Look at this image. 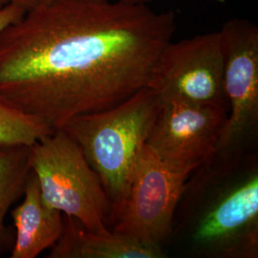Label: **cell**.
I'll return each mask as SVG.
<instances>
[{"label":"cell","instance_id":"obj_13","mask_svg":"<svg viewBox=\"0 0 258 258\" xmlns=\"http://www.w3.org/2000/svg\"><path fill=\"white\" fill-rule=\"evenodd\" d=\"M26 12L12 4H3L0 1V32L22 18Z\"/></svg>","mask_w":258,"mask_h":258},{"label":"cell","instance_id":"obj_8","mask_svg":"<svg viewBox=\"0 0 258 258\" xmlns=\"http://www.w3.org/2000/svg\"><path fill=\"white\" fill-rule=\"evenodd\" d=\"M227 118L225 107L161 101L146 145L167 165L190 173L214 154Z\"/></svg>","mask_w":258,"mask_h":258},{"label":"cell","instance_id":"obj_5","mask_svg":"<svg viewBox=\"0 0 258 258\" xmlns=\"http://www.w3.org/2000/svg\"><path fill=\"white\" fill-rule=\"evenodd\" d=\"M224 53V92L230 115L214 154L239 155L257 150L258 27L233 19L219 31Z\"/></svg>","mask_w":258,"mask_h":258},{"label":"cell","instance_id":"obj_9","mask_svg":"<svg viewBox=\"0 0 258 258\" xmlns=\"http://www.w3.org/2000/svg\"><path fill=\"white\" fill-rule=\"evenodd\" d=\"M22 202L11 215L16 228L11 258H36L51 249L63 230V214L43 202L37 177L32 171Z\"/></svg>","mask_w":258,"mask_h":258},{"label":"cell","instance_id":"obj_4","mask_svg":"<svg viewBox=\"0 0 258 258\" xmlns=\"http://www.w3.org/2000/svg\"><path fill=\"white\" fill-rule=\"evenodd\" d=\"M30 162L48 207L77 219L88 231L110 232V203L102 182L63 129L32 145Z\"/></svg>","mask_w":258,"mask_h":258},{"label":"cell","instance_id":"obj_6","mask_svg":"<svg viewBox=\"0 0 258 258\" xmlns=\"http://www.w3.org/2000/svg\"><path fill=\"white\" fill-rule=\"evenodd\" d=\"M188 175L145 145L111 231L164 249Z\"/></svg>","mask_w":258,"mask_h":258},{"label":"cell","instance_id":"obj_12","mask_svg":"<svg viewBox=\"0 0 258 258\" xmlns=\"http://www.w3.org/2000/svg\"><path fill=\"white\" fill-rule=\"evenodd\" d=\"M54 131L0 100V146H29Z\"/></svg>","mask_w":258,"mask_h":258},{"label":"cell","instance_id":"obj_3","mask_svg":"<svg viewBox=\"0 0 258 258\" xmlns=\"http://www.w3.org/2000/svg\"><path fill=\"white\" fill-rule=\"evenodd\" d=\"M160 104L156 92L146 86L112 108L77 116L61 127L99 176L110 203L111 226L125 199Z\"/></svg>","mask_w":258,"mask_h":258},{"label":"cell","instance_id":"obj_1","mask_svg":"<svg viewBox=\"0 0 258 258\" xmlns=\"http://www.w3.org/2000/svg\"><path fill=\"white\" fill-rule=\"evenodd\" d=\"M171 11L58 0L0 32V100L53 130L148 86L175 32Z\"/></svg>","mask_w":258,"mask_h":258},{"label":"cell","instance_id":"obj_15","mask_svg":"<svg viewBox=\"0 0 258 258\" xmlns=\"http://www.w3.org/2000/svg\"><path fill=\"white\" fill-rule=\"evenodd\" d=\"M95 1H104V0H95ZM117 1H121L128 4H135V5H148V3L151 2L152 0H117Z\"/></svg>","mask_w":258,"mask_h":258},{"label":"cell","instance_id":"obj_2","mask_svg":"<svg viewBox=\"0 0 258 258\" xmlns=\"http://www.w3.org/2000/svg\"><path fill=\"white\" fill-rule=\"evenodd\" d=\"M166 244L184 257L257 258V150L213 154L189 173Z\"/></svg>","mask_w":258,"mask_h":258},{"label":"cell","instance_id":"obj_10","mask_svg":"<svg viewBox=\"0 0 258 258\" xmlns=\"http://www.w3.org/2000/svg\"><path fill=\"white\" fill-rule=\"evenodd\" d=\"M166 250L143 244L113 231H88L71 216L63 215V230L49 258H165Z\"/></svg>","mask_w":258,"mask_h":258},{"label":"cell","instance_id":"obj_7","mask_svg":"<svg viewBox=\"0 0 258 258\" xmlns=\"http://www.w3.org/2000/svg\"><path fill=\"white\" fill-rule=\"evenodd\" d=\"M148 87L161 101L227 108L219 31L169 41L157 59Z\"/></svg>","mask_w":258,"mask_h":258},{"label":"cell","instance_id":"obj_14","mask_svg":"<svg viewBox=\"0 0 258 258\" xmlns=\"http://www.w3.org/2000/svg\"><path fill=\"white\" fill-rule=\"evenodd\" d=\"M3 4H12L18 6L20 9L29 12L50 5L58 0H0Z\"/></svg>","mask_w":258,"mask_h":258},{"label":"cell","instance_id":"obj_11","mask_svg":"<svg viewBox=\"0 0 258 258\" xmlns=\"http://www.w3.org/2000/svg\"><path fill=\"white\" fill-rule=\"evenodd\" d=\"M31 172L29 146H0V256L13 248L15 232L5 219L24 194Z\"/></svg>","mask_w":258,"mask_h":258}]
</instances>
